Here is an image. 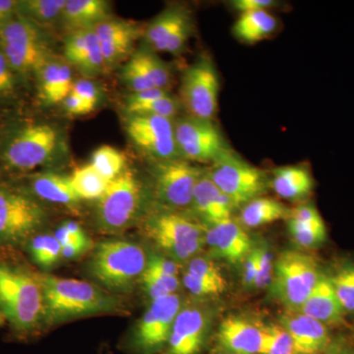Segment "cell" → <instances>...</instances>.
I'll list each match as a JSON object with an SVG mask.
<instances>
[{"label":"cell","instance_id":"6da1fadb","mask_svg":"<svg viewBox=\"0 0 354 354\" xmlns=\"http://www.w3.org/2000/svg\"><path fill=\"white\" fill-rule=\"evenodd\" d=\"M43 291V329L84 317L127 315V304L101 286L37 272Z\"/></svg>","mask_w":354,"mask_h":354},{"label":"cell","instance_id":"7a4b0ae2","mask_svg":"<svg viewBox=\"0 0 354 354\" xmlns=\"http://www.w3.org/2000/svg\"><path fill=\"white\" fill-rule=\"evenodd\" d=\"M0 312L20 337L43 329V291L37 272L0 258Z\"/></svg>","mask_w":354,"mask_h":354},{"label":"cell","instance_id":"3957f363","mask_svg":"<svg viewBox=\"0 0 354 354\" xmlns=\"http://www.w3.org/2000/svg\"><path fill=\"white\" fill-rule=\"evenodd\" d=\"M142 232L158 252L183 265L201 254L206 227L188 212L158 208L147 212Z\"/></svg>","mask_w":354,"mask_h":354},{"label":"cell","instance_id":"277c9868","mask_svg":"<svg viewBox=\"0 0 354 354\" xmlns=\"http://www.w3.org/2000/svg\"><path fill=\"white\" fill-rule=\"evenodd\" d=\"M149 254L136 242L111 239L95 244L87 271L95 285L120 295L131 292L145 272Z\"/></svg>","mask_w":354,"mask_h":354},{"label":"cell","instance_id":"5b68a950","mask_svg":"<svg viewBox=\"0 0 354 354\" xmlns=\"http://www.w3.org/2000/svg\"><path fill=\"white\" fill-rule=\"evenodd\" d=\"M146 213L143 184L131 171H124L97 200L95 225L106 234H120L141 221Z\"/></svg>","mask_w":354,"mask_h":354},{"label":"cell","instance_id":"8992f818","mask_svg":"<svg viewBox=\"0 0 354 354\" xmlns=\"http://www.w3.org/2000/svg\"><path fill=\"white\" fill-rule=\"evenodd\" d=\"M321 271L313 256L298 250H285L274 259L270 297L286 311H298L311 295Z\"/></svg>","mask_w":354,"mask_h":354},{"label":"cell","instance_id":"52a82bcc","mask_svg":"<svg viewBox=\"0 0 354 354\" xmlns=\"http://www.w3.org/2000/svg\"><path fill=\"white\" fill-rule=\"evenodd\" d=\"M0 48L15 73H39L53 59L43 30L18 14L0 25Z\"/></svg>","mask_w":354,"mask_h":354},{"label":"cell","instance_id":"ba28073f","mask_svg":"<svg viewBox=\"0 0 354 354\" xmlns=\"http://www.w3.org/2000/svg\"><path fill=\"white\" fill-rule=\"evenodd\" d=\"M206 171L235 209H241L247 203L263 197L271 187V178L264 171L247 162L232 149L215 160Z\"/></svg>","mask_w":354,"mask_h":354},{"label":"cell","instance_id":"9c48e42d","mask_svg":"<svg viewBox=\"0 0 354 354\" xmlns=\"http://www.w3.org/2000/svg\"><path fill=\"white\" fill-rule=\"evenodd\" d=\"M184 302L179 292L151 301L128 337L127 351L131 354L162 353Z\"/></svg>","mask_w":354,"mask_h":354},{"label":"cell","instance_id":"30bf717a","mask_svg":"<svg viewBox=\"0 0 354 354\" xmlns=\"http://www.w3.org/2000/svg\"><path fill=\"white\" fill-rule=\"evenodd\" d=\"M218 313L214 300L185 299L160 354H201L208 344Z\"/></svg>","mask_w":354,"mask_h":354},{"label":"cell","instance_id":"8fae6325","mask_svg":"<svg viewBox=\"0 0 354 354\" xmlns=\"http://www.w3.org/2000/svg\"><path fill=\"white\" fill-rule=\"evenodd\" d=\"M46 218L43 206L29 194L0 186V244L24 243L43 227Z\"/></svg>","mask_w":354,"mask_h":354},{"label":"cell","instance_id":"7c38bea8","mask_svg":"<svg viewBox=\"0 0 354 354\" xmlns=\"http://www.w3.org/2000/svg\"><path fill=\"white\" fill-rule=\"evenodd\" d=\"M59 136L48 124H29L13 133L2 150L8 169L29 171L50 162L57 152Z\"/></svg>","mask_w":354,"mask_h":354},{"label":"cell","instance_id":"4fadbf2b","mask_svg":"<svg viewBox=\"0 0 354 354\" xmlns=\"http://www.w3.org/2000/svg\"><path fill=\"white\" fill-rule=\"evenodd\" d=\"M202 174L199 167L179 158L158 162L153 169L152 192L158 208L180 212L190 209Z\"/></svg>","mask_w":354,"mask_h":354},{"label":"cell","instance_id":"5bb4252c","mask_svg":"<svg viewBox=\"0 0 354 354\" xmlns=\"http://www.w3.org/2000/svg\"><path fill=\"white\" fill-rule=\"evenodd\" d=\"M220 79L211 57L203 55L190 65L181 80V101L190 116L213 120L218 109Z\"/></svg>","mask_w":354,"mask_h":354},{"label":"cell","instance_id":"9a60e30c","mask_svg":"<svg viewBox=\"0 0 354 354\" xmlns=\"http://www.w3.org/2000/svg\"><path fill=\"white\" fill-rule=\"evenodd\" d=\"M177 150L185 160L211 162L230 150L223 134L212 120L179 118L174 122Z\"/></svg>","mask_w":354,"mask_h":354},{"label":"cell","instance_id":"2e32d148","mask_svg":"<svg viewBox=\"0 0 354 354\" xmlns=\"http://www.w3.org/2000/svg\"><path fill=\"white\" fill-rule=\"evenodd\" d=\"M127 131L139 148L158 162L178 158L172 120L162 116L135 114L128 118Z\"/></svg>","mask_w":354,"mask_h":354},{"label":"cell","instance_id":"e0dca14e","mask_svg":"<svg viewBox=\"0 0 354 354\" xmlns=\"http://www.w3.org/2000/svg\"><path fill=\"white\" fill-rule=\"evenodd\" d=\"M267 325L246 315H230L216 332V348L221 353L262 354Z\"/></svg>","mask_w":354,"mask_h":354},{"label":"cell","instance_id":"ac0fdd59","mask_svg":"<svg viewBox=\"0 0 354 354\" xmlns=\"http://www.w3.org/2000/svg\"><path fill=\"white\" fill-rule=\"evenodd\" d=\"M205 242L209 257L236 267H241L255 244L241 223L232 218L206 227Z\"/></svg>","mask_w":354,"mask_h":354},{"label":"cell","instance_id":"d6986e66","mask_svg":"<svg viewBox=\"0 0 354 354\" xmlns=\"http://www.w3.org/2000/svg\"><path fill=\"white\" fill-rule=\"evenodd\" d=\"M192 31L189 12L180 6L167 8L147 28L145 38L155 50L176 53L183 50Z\"/></svg>","mask_w":354,"mask_h":354},{"label":"cell","instance_id":"ffe728a7","mask_svg":"<svg viewBox=\"0 0 354 354\" xmlns=\"http://www.w3.org/2000/svg\"><path fill=\"white\" fill-rule=\"evenodd\" d=\"M185 265L181 281L193 298L214 300L227 290L220 266L208 255L200 254Z\"/></svg>","mask_w":354,"mask_h":354},{"label":"cell","instance_id":"44dd1931","mask_svg":"<svg viewBox=\"0 0 354 354\" xmlns=\"http://www.w3.org/2000/svg\"><path fill=\"white\" fill-rule=\"evenodd\" d=\"M278 323L292 337L297 354H323L333 339L327 326L298 311H286Z\"/></svg>","mask_w":354,"mask_h":354},{"label":"cell","instance_id":"7402d4cb","mask_svg":"<svg viewBox=\"0 0 354 354\" xmlns=\"http://www.w3.org/2000/svg\"><path fill=\"white\" fill-rule=\"evenodd\" d=\"M235 208L209 178L207 171H203L193 193L190 213L206 227L232 220Z\"/></svg>","mask_w":354,"mask_h":354},{"label":"cell","instance_id":"603a6c76","mask_svg":"<svg viewBox=\"0 0 354 354\" xmlns=\"http://www.w3.org/2000/svg\"><path fill=\"white\" fill-rule=\"evenodd\" d=\"M64 55L69 64L87 75H97L106 68L101 43L94 28L70 32L65 41Z\"/></svg>","mask_w":354,"mask_h":354},{"label":"cell","instance_id":"cb8c5ba5","mask_svg":"<svg viewBox=\"0 0 354 354\" xmlns=\"http://www.w3.org/2000/svg\"><path fill=\"white\" fill-rule=\"evenodd\" d=\"M94 30L101 43L106 68L127 57L138 36V29L133 23L111 18L95 25Z\"/></svg>","mask_w":354,"mask_h":354},{"label":"cell","instance_id":"d4e9b609","mask_svg":"<svg viewBox=\"0 0 354 354\" xmlns=\"http://www.w3.org/2000/svg\"><path fill=\"white\" fill-rule=\"evenodd\" d=\"M288 228L293 242L300 248H318L327 241L325 223L312 204L299 205L290 209Z\"/></svg>","mask_w":354,"mask_h":354},{"label":"cell","instance_id":"484cf974","mask_svg":"<svg viewBox=\"0 0 354 354\" xmlns=\"http://www.w3.org/2000/svg\"><path fill=\"white\" fill-rule=\"evenodd\" d=\"M298 312L315 319L328 328L344 323L346 313L326 272H321L315 288Z\"/></svg>","mask_w":354,"mask_h":354},{"label":"cell","instance_id":"4316f807","mask_svg":"<svg viewBox=\"0 0 354 354\" xmlns=\"http://www.w3.org/2000/svg\"><path fill=\"white\" fill-rule=\"evenodd\" d=\"M270 185L283 199L297 201L311 194L314 180L308 169L305 167L288 165L274 169Z\"/></svg>","mask_w":354,"mask_h":354},{"label":"cell","instance_id":"83f0119b","mask_svg":"<svg viewBox=\"0 0 354 354\" xmlns=\"http://www.w3.org/2000/svg\"><path fill=\"white\" fill-rule=\"evenodd\" d=\"M109 18V3L104 0H67L62 22L70 32L94 28Z\"/></svg>","mask_w":354,"mask_h":354},{"label":"cell","instance_id":"f1b7e54d","mask_svg":"<svg viewBox=\"0 0 354 354\" xmlns=\"http://www.w3.org/2000/svg\"><path fill=\"white\" fill-rule=\"evenodd\" d=\"M38 74L41 94L48 104L64 102L71 93L74 82L69 64L51 59Z\"/></svg>","mask_w":354,"mask_h":354},{"label":"cell","instance_id":"f546056e","mask_svg":"<svg viewBox=\"0 0 354 354\" xmlns=\"http://www.w3.org/2000/svg\"><path fill=\"white\" fill-rule=\"evenodd\" d=\"M31 186L35 194L44 201L66 206H73L81 201L72 187L69 177L60 174L53 172L36 174L32 176Z\"/></svg>","mask_w":354,"mask_h":354},{"label":"cell","instance_id":"4dcf8cb0","mask_svg":"<svg viewBox=\"0 0 354 354\" xmlns=\"http://www.w3.org/2000/svg\"><path fill=\"white\" fill-rule=\"evenodd\" d=\"M290 209L272 198L259 197L241 208L239 221L243 227L257 228L288 218Z\"/></svg>","mask_w":354,"mask_h":354},{"label":"cell","instance_id":"1f68e13d","mask_svg":"<svg viewBox=\"0 0 354 354\" xmlns=\"http://www.w3.org/2000/svg\"><path fill=\"white\" fill-rule=\"evenodd\" d=\"M276 29V18L267 10H262L241 14L232 27V32L243 43L256 44L264 41Z\"/></svg>","mask_w":354,"mask_h":354},{"label":"cell","instance_id":"d6a6232c","mask_svg":"<svg viewBox=\"0 0 354 354\" xmlns=\"http://www.w3.org/2000/svg\"><path fill=\"white\" fill-rule=\"evenodd\" d=\"M65 3L66 0H23L18 1L17 14L43 30L62 19Z\"/></svg>","mask_w":354,"mask_h":354},{"label":"cell","instance_id":"836d02e7","mask_svg":"<svg viewBox=\"0 0 354 354\" xmlns=\"http://www.w3.org/2000/svg\"><path fill=\"white\" fill-rule=\"evenodd\" d=\"M69 178L72 187L81 200H99L111 183L91 164L76 169Z\"/></svg>","mask_w":354,"mask_h":354},{"label":"cell","instance_id":"e575fe53","mask_svg":"<svg viewBox=\"0 0 354 354\" xmlns=\"http://www.w3.org/2000/svg\"><path fill=\"white\" fill-rule=\"evenodd\" d=\"M327 274L344 313H354V263H339Z\"/></svg>","mask_w":354,"mask_h":354},{"label":"cell","instance_id":"d590c367","mask_svg":"<svg viewBox=\"0 0 354 354\" xmlns=\"http://www.w3.org/2000/svg\"><path fill=\"white\" fill-rule=\"evenodd\" d=\"M130 60L141 70L153 87L167 91L171 82V71L155 53L149 50H139L132 55Z\"/></svg>","mask_w":354,"mask_h":354},{"label":"cell","instance_id":"8d00e7d4","mask_svg":"<svg viewBox=\"0 0 354 354\" xmlns=\"http://www.w3.org/2000/svg\"><path fill=\"white\" fill-rule=\"evenodd\" d=\"M30 253L32 261L43 269H50L59 262L62 257V245L55 235H35L30 242Z\"/></svg>","mask_w":354,"mask_h":354},{"label":"cell","instance_id":"74e56055","mask_svg":"<svg viewBox=\"0 0 354 354\" xmlns=\"http://www.w3.org/2000/svg\"><path fill=\"white\" fill-rule=\"evenodd\" d=\"M140 283L151 301L167 295H174L178 292L180 288V279L178 277L167 276L147 266L145 272L140 279Z\"/></svg>","mask_w":354,"mask_h":354},{"label":"cell","instance_id":"f35d334b","mask_svg":"<svg viewBox=\"0 0 354 354\" xmlns=\"http://www.w3.org/2000/svg\"><path fill=\"white\" fill-rule=\"evenodd\" d=\"M91 165L104 178L111 181L124 171L125 157L111 146H102L95 151Z\"/></svg>","mask_w":354,"mask_h":354},{"label":"cell","instance_id":"ab89813d","mask_svg":"<svg viewBox=\"0 0 354 354\" xmlns=\"http://www.w3.org/2000/svg\"><path fill=\"white\" fill-rule=\"evenodd\" d=\"M262 354H297L292 337L279 323L267 325Z\"/></svg>","mask_w":354,"mask_h":354},{"label":"cell","instance_id":"60d3db41","mask_svg":"<svg viewBox=\"0 0 354 354\" xmlns=\"http://www.w3.org/2000/svg\"><path fill=\"white\" fill-rule=\"evenodd\" d=\"M179 104L176 99L167 95L160 99L137 104L127 108L130 115L135 114H147V115H158L172 120L178 113Z\"/></svg>","mask_w":354,"mask_h":354},{"label":"cell","instance_id":"b9f144b4","mask_svg":"<svg viewBox=\"0 0 354 354\" xmlns=\"http://www.w3.org/2000/svg\"><path fill=\"white\" fill-rule=\"evenodd\" d=\"M257 249V274L253 290L269 288L274 274V258L267 242H255Z\"/></svg>","mask_w":354,"mask_h":354},{"label":"cell","instance_id":"7bdbcfd3","mask_svg":"<svg viewBox=\"0 0 354 354\" xmlns=\"http://www.w3.org/2000/svg\"><path fill=\"white\" fill-rule=\"evenodd\" d=\"M122 77L128 87L133 91V94L151 90V88H157L153 87L152 83L142 73L141 70L133 64L131 60H129L123 67Z\"/></svg>","mask_w":354,"mask_h":354},{"label":"cell","instance_id":"ee69618b","mask_svg":"<svg viewBox=\"0 0 354 354\" xmlns=\"http://www.w3.org/2000/svg\"><path fill=\"white\" fill-rule=\"evenodd\" d=\"M15 72L7 62L6 55L0 48V100L6 99L15 91Z\"/></svg>","mask_w":354,"mask_h":354},{"label":"cell","instance_id":"f6af8a7d","mask_svg":"<svg viewBox=\"0 0 354 354\" xmlns=\"http://www.w3.org/2000/svg\"><path fill=\"white\" fill-rule=\"evenodd\" d=\"M71 93L80 97L84 102H87L93 108H95L97 102H99L100 93L99 88L95 83L88 79H80L73 83Z\"/></svg>","mask_w":354,"mask_h":354},{"label":"cell","instance_id":"bcb514c9","mask_svg":"<svg viewBox=\"0 0 354 354\" xmlns=\"http://www.w3.org/2000/svg\"><path fill=\"white\" fill-rule=\"evenodd\" d=\"M241 267V281L244 288L253 290L255 283L256 274H257V249L254 244L251 252L244 259Z\"/></svg>","mask_w":354,"mask_h":354},{"label":"cell","instance_id":"7dc6e473","mask_svg":"<svg viewBox=\"0 0 354 354\" xmlns=\"http://www.w3.org/2000/svg\"><path fill=\"white\" fill-rule=\"evenodd\" d=\"M274 4V2L272 0H234L232 2L235 10L241 14L267 10V8Z\"/></svg>","mask_w":354,"mask_h":354},{"label":"cell","instance_id":"c3c4849f","mask_svg":"<svg viewBox=\"0 0 354 354\" xmlns=\"http://www.w3.org/2000/svg\"><path fill=\"white\" fill-rule=\"evenodd\" d=\"M64 108L67 113L72 115H86V114L92 113L94 108L88 104L87 102L77 97L73 93H70L68 97L64 100Z\"/></svg>","mask_w":354,"mask_h":354},{"label":"cell","instance_id":"681fc988","mask_svg":"<svg viewBox=\"0 0 354 354\" xmlns=\"http://www.w3.org/2000/svg\"><path fill=\"white\" fill-rule=\"evenodd\" d=\"M93 247H94L93 242L73 241L62 247V257L66 260L78 259L88 250H92Z\"/></svg>","mask_w":354,"mask_h":354},{"label":"cell","instance_id":"f907efd6","mask_svg":"<svg viewBox=\"0 0 354 354\" xmlns=\"http://www.w3.org/2000/svg\"><path fill=\"white\" fill-rule=\"evenodd\" d=\"M169 93L167 91L160 90V88H151V90L144 91V92L134 93L127 100V108L144 104V102H150L152 100L160 99V97H165Z\"/></svg>","mask_w":354,"mask_h":354},{"label":"cell","instance_id":"816d5d0a","mask_svg":"<svg viewBox=\"0 0 354 354\" xmlns=\"http://www.w3.org/2000/svg\"><path fill=\"white\" fill-rule=\"evenodd\" d=\"M18 1L0 0V25L11 19L17 14Z\"/></svg>","mask_w":354,"mask_h":354},{"label":"cell","instance_id":"f5cc1de1","mask_svg":"<svg viewBox=\"0 0 354 354\" xmlns=\"http://www.w3.org/2000/svg\"><path fill=\"white\" fill-rule=\"evenodd\" d=\"M323 354H354V348L344 339H333Z\"/></svg>","mask_w":354,"mask_h":354},{"label":"cell","instance_id":"db71d44e","mask_svg":"<svg viewBox=\"0 0 354 354\" xmlns=\"http://www.w3.org/2000/svg\"><path fill=\"white\" fill-rule=\"evenodd\" d=\"M65 227H66L67 230L70 235H71L72 239H73L74 241L78 242H92L91 241L90 237L88 236V234L84 232L81 225L79 223H75V221H69L67 223H64Z\"/></svg>","mask_w":354,"mask_h":354},{"label":"cell","instance_id":"11a10c76","mask_svg":"<svg viewBox=\"0 0 354 354\" xmlns=\"http://www.w3.org/2000/svg\"><path fill=\"white\" fill-rule=\"evenodd\" d=\"M53 235H55V239H57V241L59 242L62 247L67 245V244L71 243V242L74 241L71 235H70L68 230H67L66 227H65L64 223L57 228V232H55Z\"/></svg>","mask_w":354,"mask_h":354},{"label":"cell","instance_id":"9f6ffc18","mask_svg":"<svg viewBox=\"0 0 354 354\" xmlns=\"http://www.w3.org/2000/svg\"><path fill=\"white\" fill-rule=\"evenodd\" d=\"M6 319L4 318V316L2 315L1 312H0V327H1V326H3L4 323H6Z\"/></svg>","mask_w":354,"mask_h":354},{"label":"cell","instance_id":"6f0895ef","mask_svg":"<svg viewBox=\"0 0 354 354\" xmlns=\"http://www.w3.org/2000/svg\"><path fill=\"white\" fill-rule=\"evenodd\" d=\"M353 342H354V326L353 328Z\"/></svg>","mask_w":354,"mask_h":354},{"label":"cell","instance_id":"680465c9","mask_svg":"<svg viewBox=\"0 0 354 354\" xmlns=\"http://www.w3.org/2000/svg\"><path fill=\"white\" fill-rule=\"evenodd\" d=\"M221 354H230V353H221Z\"/></svg>","mask_w":354,"mask_h":354}]
</instances>
